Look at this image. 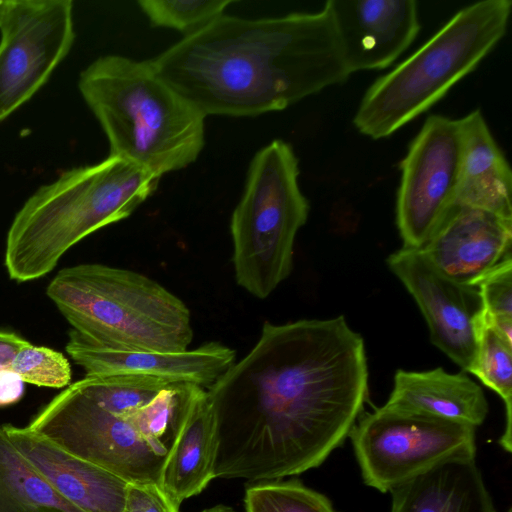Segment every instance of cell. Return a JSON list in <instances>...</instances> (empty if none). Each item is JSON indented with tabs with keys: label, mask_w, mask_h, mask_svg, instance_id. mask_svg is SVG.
<instances>
[{
	"label": "cell",
	"mask_w": 512,
	"mask_h": 512,
	"mask_svg": "<svg viewBox=\"0 0 512 512\" xmlns=\"http://www.w3.org/2000/svg\"><path fill=\"white\" fill-rule=\"evenodd\" d=\"M150 62L205 117L281 111L350 76L325 7L261 19L223 14Z\"/></svg>",
	"instance_id": "obj_2"
},
{
	"label": "cell",
	"mask_w": 512,
	"mask_h": 512,
	"mask_svg": "<svg viewBox=\"0 0 512 512\" xmlns=\"http://www.w3.org/2000/svg\"><path fill=\"white\" fill-rule=\"evenodd\" d=\"M24 384L12 369L0 368V407L17 403L23 397Z\"/></svg>",
	"instance_id": "obj_29"
},
{
	"label": "cell",
	"mask_w": 512,
	"mask_h": 512,
	"mask_svg": "<svg viewBox=\"0 0 512 512\" xmlns=\"http://www.w3.org/2000/svg\"><path fill=\"white\" fill-rule=\"evenodd\" d=\"M180 419L159 485L177 504L200 494L214 477L216 420L207 390L194 384L178 389Z\"/></svg>",
	"instance_id": "obj_17"
},
{
	"label": "cell",
	"mask_w": 512,
	"mask_h": 512,
	"mask_svg": "<svg viewBox=\"0 0 512 512\" xmlns=\"http://www.w3.org/2000/svg\"><path fill=\"white\" fill-rule=\"evenodd\" d=\"M28 427L61 449L127 482L159 483L169 452L141 436L74 383L54 397Z\"/></svg>",
	"instance_id": "obj_9"
},
{
	"label": "cell",
	"mask_w": 512,
	"mask_h": 512,
	"mask_svg": "<svg viewBox=\"0 0 512 512\" xmlns=\"http://www.w3.org/2000/svg\"><path fill=\"white\" fill-rule=\"evenodd\" d=\"M385 406L401 411L480 426L489 405L481 387L464 373L443 368L416 372L397 370Z\"/></svg>",
	"instance_id": "obj_19"
},
{
	"label": "cell",
	"mask_w": 512,
	"mask_h": 512,
	"mask_svg": "<svg viewBox=\"0 0 512 512\" xmlns=\"http://www.w3.org/2000/svg\"><path fill=\"white\" fill-rule=\"evenodd\" d=\"M0 512H84L55 491L20 456L1 426Z\"/></svg>",
	"instance_id": "obj_21"
},
{
	"label": "cell",
	"mask_w": 512,
	"mask_h": 512,
	"mask_svg": "<svg viewBox=\"0 0 512 512\" xmlns=\"http://www.w3.org/2000/svg\"><path fill=\"white\" fill-rule=\"evenodd\" d=\"M66 351L86 376L140 375L169 384L211 386L235 362V351L211 341L181 352L112 349L70 330Z\"/></svg>",
	"instance_id": "obj_14"
},
{
	"label": "cell",
	"mask_w": 512,
	"mask_h": 512,
	"mask_svg": "<svg viewBox=\"0 0 512 512\" xmlns=\"http://www.w3.org/2000/svg\"><path fill=\"white\" fill-rule=\"evenodd\" d=\"M159 179L127 159L109 155L41 186L7 232L4 266L9 278L21 283L44 277L82 239L130 216L153 194Z\"/></svg>",
	"instance_id": "obj_3"
},
{
	"label": "cell",
	"mask_w": 512,
	"mask_h": 512,
	"mask_svg": "<svg viewBox=\"0 0 512 512\" xmlns=\"http://www.w3.org/2000/svg\"><path fill=\"white\" fill-rule=\"evenodd\" d=\"M74 384L101 407L117 415L128 414L173 385L140 375L85 376Z\"/></svg>",
	"instance_id": "obj_23"
},
{
	"label": "cell",
	"mask_w": 512,
	"mask_h": 512,
	"mask_svg": "<svg viewBox=\"0 0 512 512\" xmlns=\"http://www.w3.org/2000/svg\"><path fill=\"white\" fill-rule=\"evenodd\" d=\"M298 177L292 146L272 141L254 155L231 216L235 280L258 299L267 298L293 269L295 238L309 214Z\"/></svg>",
	"instance_id": "obj_7"
},
{
	"label": "cell",
	"mask_w": 512,
	"mask_h": 512,
	"mask_svg": "<svg viewBox=\"0 0 512 512\" xmlns=\"http://www.w3.org/2000/svg\"><path fill=\"white\" fill-rule=\"evenodd\" d=\"M8 4H9V0H0V24L3 20V17L5 15V12L7 10V7H8Z\"/></svg>",
	"instance_id": "obj_32"
},
{
	"label": "cell",
	"mask_w": 512,
	"mask_h": 512,
	"mask_svg": "<svg viewBox=\"0 0 512 512\" xmlns=\"http://www.w3.org/2000/svg\"><path fill=\"white\" fill-rule=\"evenodd\" d=\"M232 0H140L138 5L150 24L190 36L224 14Z\"/></svg>",
	"instance_id": "obj_25"
},
{
	"label": "cell",
	"mask_w": 512,
	"mask_h": 512,
	"mask_svg": "<svg viewBox=\"0 0 512 512\" xmlns=\"http://www.w3.org/2000/svg\"><path fill=\"white\" fill-rule=\"evenodd\" d=\"M351 439L364 483L382 493L453 459L475 458L476 428L387 406L360 415Z\"/></svg>",
	"instance_id": "obj_8"
},
{
	"label": "cell",
	"mask_w": 512,
	"mask_h": 512,
	"mask_svg": "<svg viewBox=\"0 0 512 512\" xmlns=\"http://www.w3.org/2000/svg\"><path fill=\"white\" fill-rule=\"evenodd\" d=\"M246 512H337L331 501L298 480L257 482L246 488Z\"/></svg>",
	"instance_id": "obj_24"
},
{
	"label": "cell",
	"mask_w": 512,
	"mask_h": 512,
	"mask_svg": "<svg viewBox=\"0 0 512 512\" xmlns=\"http://www.w3.org/2000/svg\"><path fill=\"white\" fill-rule=\"evenodd\" d=\"M46 294L72 329L120 350L181 352L193 339L186 304L132 270L84 263L60 270Z\"/></svg>",
	"instance_id": "obj_5"
},
{
	"label": "cell",
	"mask_w": 512,
	"mask_h": 512,
	"mask_svg": "<svg viewBox=\"0 0 512 512\" xmlns=\"http://www.w3.org/2000/svg\"><path fill=\"white\" fill-rule=\"evenodd\" d=\"M510 0H483L460 9L425 44L365 92L353 124L386 138L427 111L472 72L506 33Z\"/></svg>",
	"instance_id": "obj_6"
},
{
	"label": "cell",
	"mask_w": 512,
	"mask_h": 512,
	"mask_svg": "<svg viewBox=\"0 0 512 512\" xmlns=\"http://www.w3.org/2000/svg\"><path fill=\"white\" fill-rule=\"evenodd\" d=\"M70 0H9L0 24V122L31 98L70 51Z\"/></svg>",
	"instance_id": "obj_11"
},
{
	"label": "cell",
	"mask_w": 512,
	"mask_h": 512,
	"mask_svg": "<svg viewBox=\"0 0 512 512\" xmlns=\"http://www.w3.org/2000/svg\"><path fill=\"white\" fill-rule=\"evenodd\" d=\"M489 317L512 318V257L511 254L485 274L476 284Z\"/></svg>",
	"instance_id": "obj_27"
},
{
	"label": "cell",
	"mask_w": 512,
	"mask_h": 512,
	"mask_svg": "<svg viewBox=\"0 0 512 512\" xmlns=\"http://www.w3.org/2000/svg\"><path fill=\"white\" fill-rule=\"evenodd\" d=\"M79 90L105 132L112 156L154 176L195 162L205 145V116L155 71L150 60L99 57Z\"/></svg>",
	"instance_id": "obj_4"
},
{
	"label": "cell",
	"mask_w": 512,
	"mask_h": 512,
	"mask_svg": "<svg viewBox=\"0 0 512 512\" xmlns=\"http://www.w3.org/2000/svg\"><path fill=\"white\" fill-rule=\"evenodd\" d=\"M512 220L455 204L420 248L443 275L476 286L511 254Z\"/></svg>",
	"instance_id": "obj_15"
},
{
	"label": "cell",
	"mask_w": 512,
	"mask_h": 512,
	"mask_svg": "<svg viewBox=\"0 0 512 512\" xmlns=\"http://www.w3.org/2000/svg\"><path fill=\"white\" fill-rule=\"evenodd\" d=\"M201 512H236L231 507L225 506V505H216L210 508H207Z\"/></svg>",
	"instance_id": "obj_31"
},
{
	"label": "cell",
	"mask_w": 512,
	"mask_h": 512,
	"mask_svg": "<svg viewBox=\"0 0 512 512\" xmlns=\"http://www.w3.org/2000/svg\"><path fill=\"white\" fill-rule=\"evenodd\" d=\"M390 492V512H496L475 458L443 462Z\"/></svg>",
	"instance_id": "obj_20"
},
{
	"label": "cell",
	"mask_w": 512,
	"mask_h": 512,
	"mask_svg": "<svg viewBox=\"0 0 512 512\" xmlns=\"http://www.w3.org/2000/svg\"><path fill=\"white\" fill-rule=\"evenodd\" d=\"M496 392L505 404L506 424L499 445L512 450V344L506 342L482 321L478 327L477 347L468 371Z\"/></svg>",
	"instance_id": "obj_22"
},
{
	"label": "cell",
	"mask_w": 512,
	"mask_h": 512,
	"mask_svg": "<svg viewBox=\"0 0 512 512\" xmlns=\"http://www.w3.org/2000/svg\"><path fill=\"white\" fill-rule=\"evenodd\" d=\"M214 477L280 480L320 466L368 396L363 338L343 316L265 322L252 349L207 389Z\"/></svg>",
	"instance_id": "obj_1"
},
{
	"label": "cell",
	"mask_w": 512,
	"mask_h": 512,
	"mask_svg": "<svg viewBox=\"0 0 512 512\" xmlns=\"http://www.w3.org/2000/svg\"><path fill=\"white\" fill-rule=\"evenodd\" d=\"M30 344L14 332L0 330V368H8L16 353Z\"/></svg>",
	"instance_id": "obj_30"
},
{
	"label": "cell",
	"mask_w": 512,
	"mask_h": 512,
	"mask_svg": "<svg viewBox=\"0 0 512 512\" xmlns=\"http://www.w3.org/2000/svg\"><path fill=\"white\" fill-rule=\"evenodd\" d=\"M387 264L419 306L431 342L468 372L483 313L478 287L446 277L420 249L403 247L387 258Z\"/></svg>",
	"instance_id": "obj_12"
},
{
	"label": "cell",
	"mask_w": 512,
	"mask_h": 512,
	"mask_svg": "<svg viewBox=\"0 0 512 512\" xmlns=\"http://www.w3.org/2000/svg\"><path fill=\"white\" fill-rule=\"evenodd\" d=\"M461 154L459 120L428 116L400 164L396 223L403 247L422 248L455 205Z\"/></svg>",
	"instance_id": "obj_10"
},
{
	"label": "cell",
	"mask_w": 512,
	"mask_h": 512,
	"mask_svg": "<svg viewBox=\"0 0 512 512\" xmlns=\"http://www.w3.org/2000/svg\"><path fill=\"white\" fill-rule=\"evenodd\" d=\"M9 368L24 383L41 387L63 388L71 380L70 363L61 352L31 343L16 353Z\"/></svg>",
	"instance_id": "obj_26"
},
{
	"label": "cell",
	"mask_w": 512,
	"mask_h": 512,
	"mask_svg": "<svg viewBox=\"0 0 512 512\" xmlns=\"http://www.w3.org/2000/svg\"><path fill=\"white\" fill-rule=\"evenodd\" d=\"M508 512H511V509H509Z\"/></svg>",
	"instance_id": "obj_33"
},
{
	"label": "cell",
	"mask_w": 512,
	"mask_h": 512,
	"mask_svg": "<svg viewBox=\"0 0 512 512\" xmlns=\"http://www.w3.org/2000/svg\"><path fill=\"white\" fill-rule=\"evenodd\" d=\"M20 456L84 512H123L128 482L61 449L27 427L1 426Z\"/></svg>",
	"instance_id": "obj_16"
},
{
	"label": "cell",
	"mask_w": 512,
	"mask_h": 512,
	"mask_svg": "<svg viewBox=\"0 0 512 512\" xmlns=\"http://www.w3.org/2000/svg\"><path fill=\"white\" fill-rule=\"evenodd\" d=\"M462 136L455 204L512 220V173L480 110L458 119Z\"/></svg>",
	"instance_id": "obj_18"
},
{
	"label": "cell",
	"mask_w": 512,
	"mask_h": 512,
	"mask_svg": "<svg viewBox=\"0 0 512 512\" xmlns=\"http://www.w3.org/2000/svg\"><path fill=\"white\" fill-rule=\"evenodd\" d=\"M324 7L350 74L390 66L420 30L414 0H328Z\"/></svg>",
	"instance_id": "obj_13"
},
{
	"label": "cell",
	"mask_w": 512,
	"mask_h": 512,
	"mask_svg": "<svg viewBox=\"0 0 512 512\" xmlns=\"http://www.w3.org/2000/svg\"><path fill=\"white\" fill-rule=\"evenodd\" d=\"M123 512H180L159 483L128 482Z\"/></svg>",
	"instance_id": "obj_28"
}]
</instances>
